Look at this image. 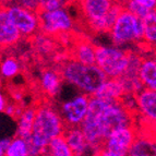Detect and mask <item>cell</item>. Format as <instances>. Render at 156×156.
Returning a JSON list of instances; mask_svg holds the SVG:
<instances>
[{
  "instance_id": "cell-1",
  "label": "cell",
  "mask_w": 156,
  "mask_h": 156,
  "mask_svg": "<svg viewBox=\"0 0 156 156\" xmlns=\"http://www.w3.org/2000/svg\"><path fill=\"white\" fill-rule=\"evenodd\" d=\"M133 114L121 101H112L91 96L89 109L80 129L89 143L101 147L104 140L114 130L134 125Z\"/></svg>"
},
{
  "instance_id": "cell-2",
  "label": "cell",
  "mask_w": 156,
  "mask_h": 156,
  "mask_svg": "<svg viewBox=\"0 0 156 156\" xmlns=\"http://www.w3.org/2000/svg\"><path fill=\"white\" fill-rule=\"evenodd\" d=\"M66 126L59 110L49 103H43L35 108L33 129L27 139L30 156H44L50 141L63 134Z\"/></svg>"
},
{
  "instance_id": "cell-3",
  "label": "cell",
  "mask_w": 156,
  "mask_h": 156,
  "mask_svg": "<svg viewBox=\"0 0 156 156\" xmlns=\"http://www.w3.org/2000/svg\"><path fill=\"white\" fill-rule=\"evenodd\" d=\"M60 76L65 82L89 96H93L107 79L96 65H84L74 59L62 63Z\"/></svg>"
},
{
  "instance_id": "cell-4",
  "label": "cell",
  "mask_w": 156,
  "mask_h": 156,
  "mask_svg": "<svg viewBox=\"0 0 156 156\" xmlns=\"http://www.w3.org/2000/svg\"><path fill=\"white\" fill-rule=\"evenodd\" d=\"M144 26L142 19L138 18L129 11L122 9L117 20L109 30L112 44L118 47H125L143 42Z\"/></svg>"
},
{
  "instance_id": "cell-5",
  "label": "cell",
  "mask_w": 156,
  "mask_h": 156,
  "mask_svg": "<svg viewBox=\"0 0 156 156\" xmlns=\"http://www.w3.org/2000/svg\"><path fill=\"white\" fill-rule=\"evenodd\" d=\"M130 51L118 46L99 45L95 48V65L106 78L119 79L123 76L129 63Z\"/></svg>"
},
{
  "instance_id": "cell-6",
  "label": "cell",
  "mask_w": 156,
  "mask_h": 156,
  "mask_svg": "<svg viewBox=\"0 0 156 156\" xmlns=\"http://www.w3.org/2000/svg\"><path fill=\"white\" fill-rule=\"evenodd\" d=\"M39 30L45 35H63L74 27L71 14L65 8L52 11H38Z\"/></svg>"
},
{
  "instance_id": "cell-7",
  "label": "cell",
  "mask_w": 156,
  "mask_h": 156,
  "mask_svg": "<svg viewBox=\"0 0 156 156\" xmlns=\"http://www.w3.org/2000/svg\"><path fill=\"white\" fill-rule=\"evenodd\" d=\"M5 10L21 37H30L37 33L39 30V20L36 11L26 9L18 3L8 5Z\"/></svg>"
},
{
  "instance_id": "cell-8",
  "label": "cell",
  "mask_w": 156,
  "mask_h": 156,
  "mask_svg": "<svg viewBox=\"0 0 156 156\" xmlns=\"http://www.w3.org/2000/svg\"><path fill=\"white\" fill-rule=\"evenodd\" d=\"M89 95L80 93L63 101L59 107V114L66 127H80L89 109Z\"/></svg>"
},
{
  "instance_id": "cell-9",
  "label": "cell",
  "mask_w": 156,
  "mask_h": 156,
  "mask_svg": "<svg viewBox=\"0 0 156 156\" xmlns=\"http://www.w3.org/2000/svg\"><path fill=\"white\" fill-rule=\"evenodd\" d=\"M138 134L139 130L135 128L134 125L119 128L108 134V136L103 142L101 147L126 156Z\"/></svg>"
},
{
  "instance_id": "cell-10",
  "label": "cell",
  "mask_w": 156,
  "mask_h": 156,
  "mask_svg": "<svg viewBox=\"0 0 156 156\" xmlns=\"http://www.w3.org/2000/svg\"><path fill=\"white\" fill-rule=\"evenodd\" d=\"M136 110L147 121L148 125L155 126L156 121V92L143 87L134 94Z\"/></svg>"
},
{
  "instance_id": "cell-11",
  "label": "cell",
  "mask_w": 156,
  "mask_h": 156,
  "mask_svg": "<svg viewBox=\"0 0 156 156\" xmlns=\"http://www.w3.org/2000/svg\"><path fill=\"white\" fill-rule=\"evenodd\" d=\"M112 3V0H81V12L87 25L104 18Z\"/></svg>"
},
{
  "instance_id": "cell-12",
  "label": "cell",
  "mask_w": 156,
  "mask_h": 156,
  "mask_svg": "<svg viewBox=\"0 0 156 156\" xmlns=\"http://www.w3.org/2000/svg\"><path fill=\"white\" fill-rule=\"evenodd\" d=\"M20 39L21 35L11 22L5 8H0V48H9Z\"/></svg>"
},
{
  "instance_id": "cell-13",
  "label": "cell",
  "mask_w": 156,
  "mask_h": 156,
  "mask_svg": "<svg viewBox=\"0 0 156 156\" xmlns=\"http://www.w3.org/2000/svg\"><path fill=\"white\" fill-rule=\"evenodd\" d=\"M125 87L119 79H108L104 81V83L99 86L97 92L93 96L98 97L106 101H121L122 97L126 95Z\"/></svg>"
},
{
  "instance_id": "cell-14",
  "label": "cell",
  "mask_w": 156,
  "mask_h": 156,
  "mask_svg": "<svg viewBox=\"0 0 156 156\" xmlns=\"http://www.w3.org/2000/svg\"><path fill=\"white\" fill-rule=\"evenodd\" d=\"M155 139L151 134H139L130 146L126 156H156L155 155Z\"/></svg>"
},
{
  "instance_id": "cell-15",
  "label": "cell",
  "mask_w": 156,
  "mask_h": 156,
  "mask_svg": "<svg viewBox=\"0 0 156 156\" xmlns=\"http://www.w3.org/2000/svg\"><path fill=\"white\" fill-rule=\"evenodd\" d=\"M62 78L60 76V72L54 69H46L43 71L41 76V89L48 96H57L58 93L61 91L62 87Z\"/></svg>"
},
{
  "instance_id": "cell-16",
  "label": "cell",
  "mask_w": 156,
  "mask_h": 156,
  "mask_svg": "<svg viewBox=\"0 0 156 156\" xmlns=\"http://www.w3.org/2000/svg\"><path fill=\"white\" fill-rule=\"evenodd\" d=\"M139 80L143 87L156 91V61L154 57L142 58L138 72Z\"/></svg>"
},
{
  "instance_id": "cell-17",
  "label": "cell",
  "mask_w": 156,
  "mask_h": 156,
  "mask_svg": "<svg viewBox=\"0 0 156 156\" xmlns=\"http://www.w3.org/2000/svg\"><path fill=\"white\" fill-rule=\"evenodd\" d=\"M95 48L90 41L81 39L73 45L72 59L84 65H95Z\"/></svg>"
},
{
  "instance_id": "cell-18",
  "label": "cell",
  "mask_w": 156,
  "mask_h": 156,
  "mask_svg": "<svg viewBox=\"0 0 156 156\" xmlns=\"http://www.w3.org/2000/svg\"><path fill=\"white\" fill-rule=\"evenodd\" d=\"M122 5L120 1H116L112 3V8L109 9V11L105 14L104 18H101V20L93 23L89 24V27L95 33H106L109 32V30L112 29V26L114 25L115 21L117 20L119 13L122 10Z\"/></svg>"
},
{
  "instance_id": "cell-19",
  "label": "cell",
  "mask_w": 156,
  "mask_h": 156,
  "mask_svg": "<svg viewBox=\"0 0 156 156\" xmlns=\"http://www.w3.org/2000/svg\"><path fill=\"white\" fill-rule=\"evenodd\" d=\"M62 135L74 155L83 151L89 144L80 127H66Z\"/></svg>"
},
{
  "instance_id": "cell-20",
  "label": "cell",
  "mask_w": 156,
  "mask_h": 156,
  "mask_svg": "<svg viewBox=\"0 0 156 156\" xmlns=\"http://www.w3.org/2000/svg\"><path fill=\"white\" fill-rule=\"evenodd\" d=\"M34 117H35V108L26 107L22 109L21 114L18 116V129L16 135L22 139H30L33 129Z\"/></svg>"
},
{
  "instance_id": "cell-21",
  "label": "cell",
  "mask_w": 156,
  "mask_h": 156,
  "mask_svg": "<svg viewBox=\"0 0 156 156\" xmlns=\"http://www.w3.org/2000/svg\"><path fill=\"white\" fill-rule=\"evenodd\" d=\"M44 156H74V153L66 142L63 135H59L48 143Z\"/></svg>"
},
{
  "instance_id": "cell-22",
  "label": "cell",
  "mask_w": 156,
  "mask_h": 156,
  "mask_svg": "<svg viewBox=\"0 0 156 156\" xmlns=\"http://www.w3.org/2000/svg\"><path fill=\"white\" fill-rule=\"evenodd\" d=\"M144 26L143 42L148 46H155L156 43V13L151 10L142 19Z\"/></svg>"
},
{
  "instance_id": "cell-23",
  "label": "cell",
  "mask_w": 156,
  "mask_h": 156,
  "mask_svg": "<svg viewBox=\"0 0 156 156\" xmlns=\"http://www.w3.org/2000/svg\"><path fill=\"white\" fill-rule=\"evenodd\" d=\"M21 71L20 62L16 58L12 56H7L1 60L0 63V73L1 76L5 80H10L16 76Z\"/></svg>"
},
{
  "instance_id": "cell-24",
  "label": "cell",
  "mask_w": 156,
  "mask_h": 156,
  "mask_svg": "<svg viewBox=\"0 0 156 156\" xmlns=\"http://www.w3.org/2000/svg\"><path fill=\"white\" fill-rule=\"evenodd\" d=\"M5 156H30L27 141L16 135L5 150Z\"/></svg>"
},
{
  "instance_id": "cell-25",
  "label": "cell",
  "mask_w": 156,
  "mask_h": 156,
  "mask_svg": "<svg viewBox=\"0 0 156 156\" xmlns=\"http://www.w3.org/2000/svg\"><path fill=\"white\" fill-rule=\"evenodd\" d=\"M120 2H121L122 8L125 10L129 11V12H131L132 14H134V16H136L140 19H143L151 11V10H147L144 7H142L139 3H136L133 0H120Z\"/></svg>"
},
{
  "instance_id": "cell-26",
  "label": "cell",
  "mask_w": 156,
  "mask_h": 156,
  "mask_svg": "<svg viewBox=\"0 0 156 156\" xmlns=\"http://www.w3.org/2000/svg\"><path fill=\"white\" fill-rule=\"evenodd\" d=\"M66 0H41L38 11H52L65 8Z\"/></svg>"
},
{
  "instance_id": "cell-27",
  "label": "cell",
  "mask_w": 156,
  "mask_h": 156,
  "mask_svg": "<svg viewBox=\"0 0 156 156\" xmlns=\"http://www.w3.org/2000/svg\"><path fill=\"white\" fill-rule=\"evenodd\" d=\"M101 150V147H99V146L93 145V144L89 143L83 151L80 152V153L74 156H98V153Z\"/></svg>"
},
{
  "instance_id": "cell-28",
  "label": "cell",
  "mask_w": 156,
  "mask_h": 156,
  "mask_svg": "<svg viewBox=\"0 0 156 156\" xmlns=\"http://www.w3.org/2000/svg\"><path fill=\"white\" fill-rule=\"evenodd\" d=\"M16 3L26 9H30V10L38 12L41 0H16Z\"/></svg>"
},
{
  "instance_id": "cell-29",
  "label": "cell",
  "mask_w": 156,
  "mask_h": 156,
  "mask_svg": "<svg viewBox=\"0 0 156 156\" xmlns=\"http://www.w3.org/2000/svg\"><path fill=\"white\" fill-rule=\"evenodd\" d=\"M21 112H22V109L18 106V105H16V104H7V106H5V112H5V114L9 115V116H13V117L18 118L19 115L21 114Z\"/></svg>"
},
{
  "instance_id": "cell-30",
  "label": "cell",
  "mask_w": 156,
  "mask_h": 156,
  "mask_svg": "<svg viewBox=\"0 0 156 156\" xmlns=\"http://www.w3.org/2000/svg\"><path fill=\"white\" fill-rule=\"evenodd\" d=\"M133 1H135V2L141 5L144 8H146L147 10H155L156 0H133Z\"/></svg>"
},
{
  "instance_id": "cell-31",
  "label": "cell",
  "mask_w": 156,
  "mask_h": 156,
  "mask_svg": "<svg viewBox=\"0 0 156 156\" xmlns=\"http://www.w3.org/2000/svg\"><path fill=\"white\" fill-rule=\"evenodd\" d=\"M98 156H125L122 154L116 153V152L109 151V150H105V148L101 147V150L99 151Z\"/></svg>"
},
{
  "instance_id": "cell-32",
  "label": "cell",
  "mask_w": 156,
  "mask_h": 156,
  "mask_svg": "<svg viewBox=\"0 0 156 156\" xmlns=\"http://www.w3.org/2000/svg\"><path fill=\"white\" fill-rule=\"evenodd\" d=\"M8 104V101H7V97L5 95L0 91V112H3L5 109V106Z\"/></svg>"
},
{
  "instance_id": "cell-33",
  "label": "cell",
  "mask_w": 156,
  "mask_h": 156,
  "mask_svg": "<svg viewBox=\"0 0 156 156\" xmlns=\"http://www.w3.org/2000/svg\"><path fill=\"white\" fill-rule=\"evenodd\" d=\"M10 140L11 139H9V138H5V139H1V140H0V147L2 148L3 151L8 147L9 143H10Z\"/></svg>"
},
{
  "instance_id": "cell-34",
  "label": "cell",
  "mask_w": 156,
  "mask_h": 156,
  "mask_svg": "<svg viewBox=\"0 0 156 156\" xmlns=\"http://www.w3.org/2000/svg\"><path fill=\"white\" fill-rule=\"evenodd\" d=\"M0 156H5V151L1 147H0Z\"/></svg>"
},
{
  "instance_id": "cell-35",
  "label": "cell",
  "mask_w": 156,
  "mask_h": 156,
  "mask_svg": "<svg viewBox=\"0 0 156 156\" xmlns=\"http://www.w3.org/2000/svg\"><path fill=\"white\" fill-rule=\"evenodd\" d=\"M112 1H115V0H112ZM117 1H120V0H117Z\"/></svg>"
}]
</instances>
